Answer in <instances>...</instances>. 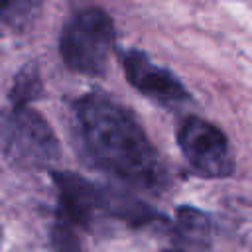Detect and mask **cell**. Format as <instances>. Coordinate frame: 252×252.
Returning a JSON list of instances; mask_svg holds the SVG:
<instances>
[{"label": "cell", "instance_id": "5", "mask_svg": "<svg viewBox=\"0 0 252 252\" xmlns=\"http://www.w3.org/2000/svg\"><path fill=\"white\" fill-rule=\"evenodd\" d=\"M177 142L197 175L217 179L232 171L228 140L215 124L199 116H189L179 126Z\"/></svg>", "mask_w": 252, "mask_h": 252}, {"label": "cell", "instance_id": "4", "mask_svg": "<svg viewBox=\"0 0 252 252\" xmlns=\"http://www.w3.org/2000/svg\"><path fill=\"white\" fill-rule=\"evenodd\" d=\"M0 146L20 165L45 167L59 158L53 130L30 106L0 112Z\"/></svg>", "mask_w": 252, "mask_h": 252}, {"label": "cell", "instance_id": "7", "mask_svg": "<svg viewBox=\"0 0 252 252\" xmlns=\"http://www.w3.org/2000/svg\"><path fill=\"white\" fill-rule=\"evenodd\" d=\"M175 232L177 240L183 246L203 250L209 244L211 236V220L205 213L191 209V207H181L177 213V222H175Z\"/></svg>", "mask_w": 252, "mask_h": 252}, {"label": "cell", "instance_id": "1", "mask_svg": "<svg viewBox=\"0 0 252 252\" xmlns=\"http://www.w3.org/2000/svg\"><path fill=\"white\" fill-rule=\"evenodd\" d=\"M81 150L100 171L146 193L169 185L167 169L136 116L102 93H89L75 102Z\"/></svg>", "mask_w": 252, "mask_h": 252}, {"label": "cell", "instance_id": "8", "mask_svg": "<svg viewBox=\"0 0 252 252\" xmlns=\"http://www.w3.org/2000/svg\"><path fill=\"white\" fill-rule=\"evenodd\" d=\"M43 83L35 65H26L14 79L10 89V102L14 108H28L35 98L41 96Z\"/></svg>", "mask_w": 252, "mask_h": 252}, {"label": "cell", "instance_id": "2", "mask_svg": "<svg viewBox=\"0 0 252 252\" xmlns=\"http://www.w3.org/2000/svg\"><path fill=\"white\" fill-rule=\"evenodd\" d=\"M57 187V211L51 230L55 252H85L83 232L91 230L96 220L114 219L132 226H144L161 219L146 203L110 187L96 185L69 171L53 173Z\"/></svg>", "mask_w": 252, "mask_h": 252}, {"label": "cell", "instance_id": "6", "mask_svg": "<svg viewBox=\"0 0 252 252\" xmlns=\"http://www.w3.org/2000/svg\"><path fill=\"white\" fill-rule=\"evenodd\" d=\"M124 73L130 81V85L140 91L142 94L154 98L161 104H179L189 98L185 87L179 83V79L169 73L167 69L156 65L150 61V57L142 51H128L122 57Z\"/></svg>", "mask_w": 252, "mask_h": 252}, {"label": "cell", "instance_id": "3", "mask_svg": "<svg viewBox=\"0 0 252 252\" xmlns=\"http://www.w3.org/2000/svg\"><path fill=\"white\" fill-rule=\"evenodd\" d=\"M112 49V18L100 8H85L77 12L61 30L59 55L63 63L75 73H104Z\"/></svg>", "mask_w": 252, "mask_h": 252}, {"label": "cell", "instance_id": "9", "mask_svg": "<svg viewBox=\"0 0 252 252\" xmlns=\"http://www.w3.org/2000/svg\"><path fill=\"white\" fill-rule=\"evenodd\" d=\"M43 0H0V28L22 30L39 14Z\"/></svg>", "mask_w": 252, "mask_h": 252}]
</instances>
